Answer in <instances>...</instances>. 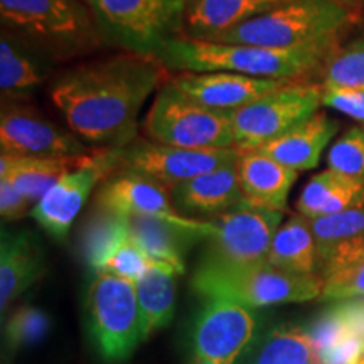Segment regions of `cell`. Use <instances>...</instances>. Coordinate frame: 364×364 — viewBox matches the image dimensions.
I'll return each instance as SVG.
<instances>
[{"instance_id": "obj_1", "label": "cell", "mask_w": 364, "mask_h": 364, "mask_svg": "<svg viewBox=\"0 0 364 364\" xmlns=\"http://www.w3.org/2000/svg\"><path fill=\"white\" fill-rule=\"evenodd\" d=\"M164 80L159 59L129 51L66 71L53 85L51 100L80 139L125 147L136 139L142 107Z\"/></svg>"}, {"instance_id": "obj_2", "label": "cell", "mask_w": 364, "mask_h": 364, "mask_svg": "<svg viewBox=\"0 0 364 364\" xmlns=\"http://www.w3.org/2000/svg\"><path fill=\"white\" fill-rule=\"evenodd\" d=\"M334 49L336 46L273 49L174 36L157 49L154 58L166 70L179 73L230 71L257 78L294 81L324 65Z\"/></svg>"}, {"instance_id": "obj_3", "label": "cell", "mask_w": 364, "mask_h": 364, "mask_svg": "<svg viewBox=\"0 0 364 364\" xmlns=\"http://www.w3.org/2000/svg\"><path fill=\"white\" fill-rule=\"evenodd\" d=\"M349 21V9L331 0H290L204 41L273 49L336 46Z\"/></svg>"}, {"instance_id": "obj_4", "label": "cell", "mask_w": 364, "mask_h": 364, "mask_svg": "<svg viewBox=\"0 0 364 364\" xmlns=\"http://www.w3.org/2000/svg\"><path fill=\"white\" fill-rule=\"evenodd\" d=\"M191 285L203 299H230L258 309L321 297L324 279L321 273L287 272L267 262L243 267L199 262Z\"/></svg>"}, {"instance_id": "obj_5", "label": "cell", "mask_w": 364, "mask_h": 364, "mask_svg": "<svg viewBox=\"0 0 364 364\" xmlns=\"http://www.w3.org/2000/svg\"><path fill=\"white\" fill-rule=\"evenodd\" d=\"M86 326L91 343L107 363H124L144 341L142 316L135 284L95 272L85 297Z\"/></svg>"}, {"instance_id": "obj_6", "label": "cell", "mask_w": 364, "mask_h": 364, "mask_svg": "<svg viewBox=\"0 0 364 364\" xmlns=\"http://www.w3.org/2000/svg\"><path fill=\"white\" fill-rule=\"evenodd\" d=\"M145 139L182 149L235 147L231 112L203 107L167 80L142 124Z\"/></svg>"}, {"instance_id": "obj_7", "label": "cell", "mask_w": 364, "mask_h": 364, "mask_svg": "<svg viewBox=\"0 0 364 364\" xmlns=\"http://www.w3.org/2000/svg\"><path fill=\"white\" fill-rule=\"evenodd\" d=\"M0 17L11 33L56 56H71L98 43L90 14L78 0H0Z\"/></svg>"}, {"instance_id": "obj_8", "label": "cell", "mask_w": 364, "mask_h": 364, "mask_svg": "<svg viewBox=\"0 0 364 364\" xmlns=\"http://www.w3.org/2000/svg\"><path fill=\"white\" fill-rule=\"evenodd\" d=\"M102 33L130 53L154 56L179 36L189 0H85Z\"/></svg>"}, {"instance_id": "obj_9", "label": "cell", "mask_w": 364, "mask_h": 364, "mask_svg": "<svg viewBox=\"0 0 364 364\" xmlns=\"http://www.w3.org/2000/svg\"><path fill=\"white\" fill-rule=\"evenodd\" d=\"M321 107V85L287 83L231 112L235 147L260 149L307 120Z\"/></svg>"}, {"instance_id": "obj_10", "label": "cell", "mask_w": 364, "mask_h": 364, "mask_svg": "<svg viewBox=\"0 0 364 364\" xmlns=\"http://www.w3.org/2000/svg\"><path fill=\"white\" fill-rule=\"evenodd\" d=\"M240 150L230 149H182L174 145L135 139L125 147L115 149V172L147 177L164 188L172 189L181 182L235 162Z\"/></svg>"}, {"instance_id": "obj_11", "label": "cell", "mask_w": 364, "mask_h": 364, "mask_svg": "<svg viewBox=\"0 0 364 364\" xmlns=\"http://www.w3.org/2000/svg\"><path fill=\"white\" fill-rule=\"evenodd\" d=\"M282 218V211L250 204L209 218L215 233L204 240V252L199 262L231 267L267 262L268 250Z\"/></svg>"}, {"instance_id": "obj_12", "label": "cell", "mask_w": 364, "mask_h": 364, "mask_svg": "<svg viewBox=\"0 0 364 364\" xmlns=\"http://www.w3.org/2000/svg\"><path fill=\"white\" fill-rule=\"evenodd\" d=\"M115 172V149L88 152L78 167L66 172L43 198L36 203L31 215L48 235L66 240L73 221L83 209L91 191L100 181Z\"/></svg>"}, {"instance_id": "obj_13", "label": "cell", "mask_w": 364, "mask_h": 364, "mask_svg": "<svg viewBox=\"0 0 364 364\" xmlns=\"http://www.w3.org/2000/svg\"><path fill=\"white\" fill-rule=\"evenodd\" d=\"M258 316L230 299H204L191 334L196 358L213 364H235L257 336Z\"/></svg>"}, {"instance_id": "obj_14", "label": "cell", "mask_w": 364, "mask_h": 364, "mask_svg": "<svg viewBox=\"0 0 364 364\" xmlns=\"http://www.w3.org/2000/svg\"><path fill=\"white\" fill-rule=\"evenodd\" d=\"M0 147L17 156H83L78 135L63 130L38 110L22 105H4L0 113Z\"/></svg>"}, {"instance_id": "obj_15", "label": "cell", "mask_w": 364, "mask_h": 364, "mask_svg": "<svg viewBox=\"0 0 364 364\" xmlns=\"http://www.w3.org/2000/svg\"><path fill=\"white\" fill-rule=\"evenodd\" d=\"M171 81L191 100L220 112H235L280 86L294 83V81L257 78V76L230 71L179 73Z\"/></svg>"}, {"instance_id": "obj_16", "label": "cell", "mask_w": 364, "mask_h": 364, "mask_svg": "<svg viewBox=\"0 0 364 364\" xmlns=\"http://www.w3.org/2000/svg\"><path fill=\"white\" fill-rule=\"evenodd\" d=\"M100 211L118 216H156L184 223L191 218L181 215L171 199V191L147 177L117 172L107 177L97 193Z\"/></svg>"}, {"instance_id": "obj_17", "label": "cell", "mask_w": 364, "mask_h": 364, "mask_svg": "<svg viewBox=\"0 0 364 364\" xmlns=\"http://www.w3.org/2000/svg\"><path fill=\"white\" fill-rule=\"evenodd\" d=\"M132 240L147 253L150 260L169 263L177 272L186 270V253L198 241H204L215 233L211 221L191 220L176 223L156 216H129Z\"/></svg>"}, {"instance_id": "obj_18", "label": "cell", "mask_w": 364, "mask_h": 364, "mask_svg": "<svg viewBox=\"0 0 364 364\" xmlns=\"http://www.w3.org/2000/svg\"><path fill=\"white\" fill-rule=\"evenodd\" d=\"M169 191L177 211L196 220L215 218L247 204L240 188L236 161L181 182Z\"/></svg>"}, {"instance_id": "obj_19", "label": "cell", "mask_w": 364, "mask_h": 364, "mask_svg": "<svg viewBox=\"0 0 364 364\" xmlns=\"http://www.w3.org/2000/svg\"><path fill=\"white\" fill-rule=\"evenodd\" d=\"M236 172L245 203L250 206L287 211V199L299 177L297 171L277 162L262 150L252 149L240 150Z\"/></svg>"}, {"instance_id": "obj_20", "label": "cell", "mask_w": 364, "mask_h": 364, "mask_svg": "<svg viewBox=\"0 0 364 364\" xmlns=\"http://www.w3.org/2000/svg\"><path fill=\"white\" fill-rule=\"evenodd\" d=\"M309 221L316 236L321 273L364 257V196L346 211Z\"/></svg>"}, {"instance_id": "obj_21", "label": "cell", "mask_w": 364, "mask_h": 364, "mask_svg": "<svg viewBox=\"0 0 364 364\" xmlns=\"http://www.w3.org/2000/svg\"><path fill=\"white\" fill-rule=\"evenodd\" d=\"M338 129V122L332 120L326 113L317 112L307 120L300 122L299 125L285 132L284 135L262 145L258 150L290 169L297 172L309 171L317 167L322 152L329 145Z\"/></svg>"}, {"instance_id": "obj_22", "label": "cell", "mask_w": 364, "mask_h": 364, "mask_svg": "<svg viewBox=\"0 0 364 364\" xmlns=\"http://www.w3.org/2000/svg\"><path fill=\"white\" fill-rule=\"evenodd\" d=\"M44 273L43 250L29 231L2 230L0 241V309L26 292Z\"/></svg>"}, {"instance_id": "obj_23", "label": "cell", "mask_w": 364, "mask_h": 364, "mask_svg": "<svg viewBox=\"0 0 364 364\" xmlns=\"http://www.w3.org/2000/svg\"><path fill=\"white\" fill-rule=\"evenodd\" d=\"M290 0H189L179 36L209 39Z\"/></svg>"}, {"instance_id": "obj_24", "label": "cell", "mask_w": 364, "mask_h": 364, "mask_svg": "<svg viewBox=\"0 0 364 364\" xmlns=\"http://www.w3.org/2000/svg\"><path fill=\"white\" fill-rule=\"evenodd\" d=\"M88 154V152H86ZM0 156V179H7L31 203H38L66 172L86 156Z\"/></svg>"}, {"instance_id": "obj_25", "label": "cell", "mask_w": 364, "mask_h": 364, "mask_svg": "<svg viewBox=\"0 0 364 364\" xmlns=\"http://www.w3.org/2000/svg\"><path fill=\"white\" fill-rule=\"evenodd\" d=\"M179 272L169 263L150 260L149 268L135 284L142 316L144 341L169 326L176 312V277Z\"/></svg>"}, {"instance_id": "obj_26", "label": "cell", "mask_w": 364, "mask_h": 364, "mask_svg": "<svg viewBox=\"0 0 364 364\" xmlns=\"http://www.w3.org/2000/svg\"><path fill=\"white\" fill-rule=\"evenodd\" d=\"M363 196V182L327 169L309 179L295 206L300 215L314 220L346 211L361 201Z\"/></svg>"}, {"instance_id": "obj_27", "label": "cell", "mask_w": 364, "mask_h": 364, "mask_svg": "<svg viewBox=\"0 0 364 364\" xmlns=\"http://www.w3.org/2000/svg\"><path fill=\"white\" fill-rule=\"evenodd\" d=\"M267 263L294 273H314L318 267L316 236L309 218L292 215L273 236Z\"/></svg>"}, {"instance_id": "obj_28", "label": "cell", "mask_w": 364, "mask_h": 364, "mask_svg": "<svg viewBox=\"0 0 364 364\" xmlns=\"http://www.w3.org/2000/svg\"><path fill=\"white\" fill-rule=\"evenodd\" d=\"M250 364H321V359L307 331L282 324L268 332Z\"/></svg>"}, {"instance_id": "obj_29", "label": "cell", "mask_w": 364, "mask_h": 364, "mask_svg": "<svg viewBox=\"0 0 364 364\" xmlns=\"http://www.w3.org/2000/svg\"><path fill=\"white\" fill-rule=\"evenodd\" d=\"M130 236L127 218L100 211L91 220L81 240V257L93 272H102L105 263Z\"/></svg>"}, {"instance_id": "obj_30", "label": "cell", "mask_w": 364, "mask_h": 364, "mask_svg": "<svg viewBox=\"0 0 364 364\" xmlns=\"http://www.w3.org/2000/svg\"><path fill=\"white\" fill-rule=\"evenodd\" d=\"M43 81L36 61L19 44L2 34L0 41V88L4 95H24Z\"/></svg>"}, {"instance_id": "obj_31", "label": "cell", "mask_w": 364, "mask_h": 364, "mask_svg": "<svg viewBox=\"0 0 364 364\" xmlns=\"http://www.w3.org/2000/svg\"><path fill=\"white\" fill-rule=\"evenodd\" d=\"M51 316L43 309L22 306L11 312L4 326V341L11 351L33 348L48 338L51 332Z\"/></svg>"}, {"instance_id": "obj_32", "label": "cell", "mask_w": 364, "mask_h": 364, "mask_svg": "<svg viewBox=\"0 0 364 364\" xmlns=\"http://www.w3.org/2000/svg\"><path fill=\"white\" fill-rule=\"evenodd\" d=\"M324 66L326 85L364 88V38L334 49Z\"/></svg>"}, {"instance_id": "obj_33", "label": "cell", "mask_w": 364, "mask_h": 364, "mask_svg": "<svg viewBox=\"0 0 364 364\" xmlns=\"http://www.w3.org/2000/svg\"><path fill=\"white\" fill-rule=\"evenodd\" d=\"M327 166L331 171L364 184V130L359 127L346 130L329 149Z\"/></svg>"}, {"instance_id": "obj_34", "label": "cell", "mask_w": 364, "mask_h": 364, "mask_svg": "<svg viewBox=\"0 0 364 364\" xmlns=\"http://www.w3.org/2000/svg\"><path fill=\"white\" fill-rule=\"evenodd\" d=\"M324 289L321 299L324 300H349L364 297V257L332 267L322 272Z\"/></svg>"}, {"instance_id": "obj_35", "label": "cell", "mask_w": 364, "mask_h": 364, "mask_svg": "<svg viewBox=\"0 0 364 364\" xmlns=\"http://www.w3.org/2000/svg\"><path fill=\"white\" fill-rule=\"evenodd\" d=\"M149 263L150 258L147 253L132 240V236H129L112 255L110 260L105 263L102 272H108L112 275L132 282V284H136L149 268Z\"/></svg>"}, {"instance_id": "obj_36", "label": "cell", "mask_w": 364, "mask_h": 364, "mask_svg": "<svg viewBox=\"0 0 364 364\" xmlns=\"http://www.w3.org/2000/svg\"><path fill=\"white\" fill-rule=\"evenodd\" d=\"M321 105L364 124V88L321 85Z\"/></svg>"}, {"instance_id": "obj_37", "label": "cell", "mask_w": 364, "mask_h": 364, "mask_svg": "<svg viewBox=\"0 0 364 364\" xmlns=\"http://www.w3.org/2000/svg\"><path fill=\"white\" fill-rule=\"evenodd\" d=\"M309 334H311V339L314 346H316L318 354L334 348L336 344H339L341 341H344L346 338H353V336H349L348 327H346L343 318L339 317V314L336 312L334 307L327 309V311L314 322Z\"/></svg>"}, {"instance_id": "obj_38", "label": "cell", "mask_w": 364, "mask_h": 364, "mask_svg": "<svg viewBox=\"0 0 364 364\" xmlns=\"http://www.w3.org/2000/svg\"><path fill=\"white\" fill-rule=\"evenodd\" d=\"M364 358V341L346 338L334 348L318 354L321 364H358Z\"/></svg>"}, {"instance_id": "obj_39", "label": "cell", "mask_w": 364, "mask_h": 364, "mask_svg": "<svg viewBox=\"0 0 364 364\" xmlns=\"http://www.w3.org/2000/svg\"><path fill=\"white\" fill-rule=\"evenodd\" d=\"M29 199L24 198L7 179H0V215L4 221L21 220L31 206Z\"/></svg>"}, {"instance_id": "obj_40", "label": "cell", "mask_w": 364, "mask_h": 364, "mask_svg": "<svg viewBox=\"0 0 364 364\" xmlns=\"http://www.w3.org/2000/svg\"><path fill=\"white\" fill-rule=\"evenodd\" d=\"M334 309L348 327L349 336L364 341V297L344 300Z\"/></svg>"}, {"instance_id": "obj_41", "label": "cell", "mask_w": 364, "mask_h": 364, "mask_svg": "<svg viewBox=\"0 0 364 364\" xmlns=\"http://www.w3.org/2000/svg\"><path fill=\"white\" fill-rule=\"evenodd\" d=\"M331 2H336V4H339V6L349 9V7H353L358 0H331Z\"/></svg>"}, {"instance_id": "obj_42", "label": "cell", "mask_w": 364, "mask_h": 364, "mask_svg": "<svg viewBox=\"0 0 364 364\" xmlns=\"http://www.w3.org/2000/svg\"><path fill=\"white\" fill-rule=\"evenodd\" d=\"M191 364H213V363L204 361V359H201V358H196V356H194V359H193V361H191Z\"/></svg>"}, {"instance_id": "obj_43", "label": "cell", "mask_w": 364, "mask_h": 364, "mask_svg": "<svg viewBox=\"0 0 364 364\" xmlns=\"http://www.w3.org/2000/svg\"><path fill=\"white\" fill-rule=\"evenodd\" d=\"M358 364H364V358H363V359H361V361H359Z\"/></svg>"}]
</instances>
